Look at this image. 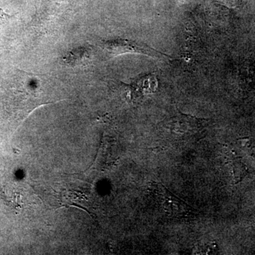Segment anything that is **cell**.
Here are the masks:
<instances>
[{
  "instance_id": "1",
  "label": "cell",
  "mask_w": 255,
  "mask_h": 255,
  "mask_svg": "<svg viewBox=\"0 0 255 255\" xmlns=\"http://www.w3.org/2000/svg\"><path fill=\"white\" fill-rule=\"evenodd\" d=\"M209 119L198 118L178 112L160 123L163 137L171 144L184 145L198 142L205 136Z\"/></svg>"
},
{
  "instance_id": "2",
  "label": "cell",
  "mask_w": 255,
  "mask_h": 255,
  "mask_svg": "<svg viewBox=\"0 0 255 255\" xmlns=\"http://www.w3.org/2000/svg\"><path fill=\"white\" fill-rule=\"evenodd\" d=\"M150 190L159 210L167 219L189 221L199 217L197 210L172 194L162 183L152 182Z\"/></svg>"
},
{
  "instance_id": "3",
  "label": "cell",
  "mask_w": 255,
  "mask_h": 255,
  "mask_svg": "<svg viewBox=\"0 0 255 255\" xmlns=\"http://www.w3.org/2000/svg\"><path fill=\"white\" fill-rule=\"evenodd\" d=\"M98 46L104 50L109 58H113L119 55L134 53L150 56L157 59H172L170 55L165 54L155 48H151L143 43L127 39V38H115L112 40H100Z\"/></svg>"
},
{
  "instance_id": "4",
  "label": "cell",
  "mask_w": 255,
  "mask_h": 255,
  "mask_svg": "<svg viewBox=\"0 0 255 255\" xmlns=\"http://www.w3.org/2000/svg\"><path fill=\"white\" fill-rule=\"evenodd\" d=\"M75 0H41L35 16L37 27H45L56 22L65 13L72 9Z\"/></svg>"
},
{
  "instance_id": "5",
  "label": "cell",
  "mask_w": 255,
  "mask_h": 255,
  "mask_svg": "<svg viewBox=\"0 0 255 255\" xmlns=\"http://www.w3.org/2000/svg\"><path fill=\"white\" fill-rule=\"evenodd\" d=\"M224 152L226 162L232 171L234 182L236 184H238L241 182L248 174L246 164L243 162L241 157L236 155L232 151L226 149Z\"/></svg>"
},
{
  "instance_id": "6",
  "label": "cell",
  "mask_w": 255,
  "mask_h": 255,
  "mask_svg": "<svg viewBox=\"0 0 255 255\" xmlns=\"http://www.w3.org/2000/svg\"><path fill=\"white\" fill-rule=\"evenodd\" d=\"M194 254L199 255H216L219 252V247L214 242L198 244L194 248Z\"/></svg>"
},
{
  "instance_id": "7",
  "label": "cell",
  "mask_w": 255,
  "mask_h": 255,
  "mask_svg": "<svg viewBox=\"0 0 255 255\" xmlns=\"http://www.w3.org/2000/svg\"><path fill=\"white\" fill-rule=\"evenodd\" d=\"M13 16L5 12L4 10L0 8V28L5 24Z\"/></svg>"
},
{
  "instance_id": "8",
  "label": "cell",
  "mask_w": 255,
  "mask_h": 255,
  "mask_svg": "<svg viewBox=\"0 0 255 255\" xmlns=\"http://www.w3.org/2000/svg\"><path fill=\"white\" fill-rule=\"evenodd\" d=\"M250 149L251 150V155L255 159V143H251V145L250 146Z\"/></svg>"
}]
</instances>
